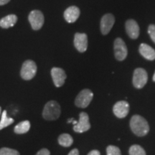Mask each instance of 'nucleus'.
Segmentation results:
<instances>
[{"label":"nucleus","mask_w":155,"mask_h":155,"mask_svg":"<svg viewBox=\"0 0 155 155\" xmlns=\"http://www.w3.org/2000/svg\"><path fill=\"white\" fill-rule=\"evenodd\" d=\"M61 114V106L57 101H50L44 106L42 116L48 121H54L60 117Z\"/></svg>","instance_id":"nucleus-2"},{"label":"nucleus","mask_w":155,"mask_h":155,"mask_svg":"<svg viewBox=\"0 0 155 155\" xmlns=\"http://www.w3.org/2000/svg\"><path fill=\"white\" fill-rule=\"evenodd\" d=\"M129 155H146V152L144 149L138 144L132 145L129 151Z\"/></svg>","instance_id":"nucleus-20"},{"label":"nucleus","mask_w":155,"mask_h":155,"mask_svg":"<svg viewBox=\"0 0 155 155\" xmlns=\"http://www.w3.org/2000/svg\"><path fill=\"white\" fill-rule=\"evenodd\" d=\"M68 155H79V152L78 149H73L69 152V154Z\"/></svg>","instance_id":"nucleus-25"},{"label":"nucleus","mask_w":155,"mask_h":155,"mask_svg":"<svg viewBox=\"0 0 155 155\" xmlns=\"http://www.w3.org/2000/svg\"><path fill=\"white\" fill-rule=\"evenodd\" d=\"M36 155H50V152L48 149H42L37 153Z\"/></svg>","instance_id":"nucleus-24"},{"label":"nucleus","mask_w":155,"mask_h":155,"mask_svg":"<svg viewBox=\"0 0 155 155\" xmlns=\"http://www.w3.org/2000/svg\"><path fill=\"white\" fill-rule=\"evenodd\" d=\"M153 81H154V82H155V73H154V75H153Z\"/></svg>","instance_id":"nucleus-30"},{"label":"nucleus","mask_w":155,"mask_h":155,"mask_svg":"<svg viewBox=\"0 0 155 155\" xmlns=\"http://www.w3.org/2000/svg\"><path fill=\"white\" fill-rule=\"evenodd\" d=\"M17 22V17L15 15H9L0 19V27L3 29H8L13 27Z\"/></svg>","instance_id":"nucleus-16"},{"label":"nucleus","mask_w":155,"mask_h":155,"mask_svg":"<svg viewBox=\"0 0 155 155\" xmlns=\"http://www.w3.org/2000/svg\"><path fill=\"white\" fill-rule=\"evenodd\" d=\"M73 120H74V119H73V118H71V119L68 120V123H72Z\"/></svg>","instance_id":"nucleus-28"},{"label":"nucleus","mask_w":155,"mask_h":155,"mask_svg":"<svg viewBox=\"0 0 155 155\" xmlns=\"http://www.w3.org/2000/svg\"><path fill=\"white\" fill-rule=\"evenodd\" d=\"M30 129V123L29 121H23L19 122L18 124L15 127L14 131L17 134H22L28 132Z\"/></svg>","instance_id":"nucleus-17"},{"label":"nucleus","mask_w":155,"mask_h":155,"mask_svg":"<svg viewBox=\"0 0 155 155\" xmlns=\"http://www.w3.org/2000/svg\"><path fill=\"white\" fill-rule=\"evenodd\" d=\"M38 67L36 63L32 60H28L22 64L20 71V75L25 81H30L35 76Z\"/></svg>","instance_id":"nucleus-3"},{"label":"nucleus","mask_w":155,"mask_h":155,"mask_svg":"<svg viewBox=\"0 0 155 155\" xmlns=\"http://www.w3.org/2000/svg\"><path fill=\"white\" fill-rule=\"evenodd\" d=\"M74 45L80 53H84L88 48V37L86 33H75L74 37Z\"/></svg>","instance_id":"nucleus-11"},{"label":"nucleus","mask_w":155,"mask_h":155,"mask_svg":"<svg viewBox=\"0 0 155 155\" xmlns=\"http://www.w3.org/2000/svg\"><path fill=\"white\" fill-rule=\"evenodd\" d=\"M1 111H2V108L1 106H0V116H1Z\"/></svg>","instance_id":"nucleus-31"},{"label":"nucleus","mask_w":155,"mask_h":155,"mask_svg":"<svg viewBox=\"0 0 155 155\" xmlns=\"http://www.w3.org/2000/svg\"><path fill=\"white\" fill-rule=\"evenodd\" d=\"M139 53L141 55L149 61L155 60V50L147 44L141 43L139 46Z\"/></svg>","instance_id":"nucleus-15"},{"label":"nucleus","mask_w":155,"mask_h":155,"mask_svg":"<svg viewBox=\"0 0 155 155\" xmlns=\"http://www.w3.org/2000/svg\"><path fill=\"white\" fill-rule=\"evenodd\" d=\"M72 123H73V125H75V124H77L78 121H75V120L74 119V120H73V121Z\"/></svg>","instance_id":"nucleus-29"},{"label":"nucleus","mask_w":155,"mask_h":155,"mask_svg":"<svg viewBox=\"0 0 155 155\" xmlns=\"http://www.w3.org/2000/svg\"><path fill=\"white\" fill-rule=\"evenodd\" d=\"M51 76L55 87L60 88L65 83L67 75L64 70L61 68L54 67L51 70Z\"/></svg>","instance_id":"nucleus-10"},{"label":"nucleus","mask_w":155,"mask_h":155,"mask_svg":"<svg viewBox=\"0 0 155 155\" xmlns=\"http://www.w3.org/2000/svg\"><path fill=\"white\" fill-rule=\"evenodd\" d=\"M130 127L134 134L138 137H144L150 131V126L147 120L139 115H134L131 117Z\"/></svg>","instance_id":"nucleus-1"},{"label":"nucleus","mask_w":155,"mask_h":155,"mask_svg":"<svg viewBox=\"0 0 155 155\" xmlns=\"http://www.w3.org/2000/svg\"><path fill=\"white\" fill-rule=\"evenodd\" d=\"M90 128L91 124L89 122L88 115L85 112H81L79 115V120L77 124L73 127V130L77 133H83L89 130Z\"/></svg>","instance_id":"nucleus-8"},{"label":"nucleus","mask_w":155,"mask_h":155,"mask_svg":"<svg viewBox=\"0 0 155 155\" xmlns=\"http://www.w3.org/2000/svg\"><path fill=\"white\" fill-rule=\"evenodd\" d=\"M32 29L34 30H39L43 26L45 17L43 13L40 10H32L30 12L28 16Z\"/></svg>","instance_id":"nucleus-5"},{"label":"nucleus","mask_w":155,"mask_h":155,"mask_svg":"<svg viewBox=\"0 0 155 155\" xmlns=\"http://www.w3.org/2000/svg\"><path fill=\"white\" fill-rule=\"evenodd\" d=\"M88 155H101L100 152L98 150H92L88 153Z\"/></svg>","instance_id":"nucleus-26"},{"label":"nucleus","mask_w":155,"mask_h":155,"mask_svg":"<svg viewBox=\"0 0 155 155\" xmlns=\"http://www.w3.org/2000/svg\"><path fill=\"white\" fill-rule=\"evenodd\" d=\"M10 2V0H0V6L5 5L6 4H7Z\"/></svg>","instance_id":"nucleus-27"},{"label":"nucleus","mask_w":155,"mask_h":155,"mask_svg":"<svg viewBox=\"0 0 155 155\" xmlns=\"http://www.w3.org/2000/svg\"><path fill=\"white\" fill-rule=\"evenodd\" d=\"M14 119L12 118H9L7 115V111L5 110L2 114L1 121H0V130L3 129L4 128L7 127L8 126L11 125L14 123Z\"/></svg>","instance_id":"nucleus-19"},{"label":"nucleus","mask_w":155,"mask_h":155,"mask_svg":"<svg viewBox=\"0 0 155 155\" xmlns=\"http://www.w3.org/2000/svg\"><path fill=\"white\" fill-rule=\"evenodd\" d=\"M125 28L129 37L136 40L139 36V27L137 22L134 19H128L125 23Z\"/></svg>","instance_id":"nucleus-13"},{"label":"nucleus","mask_w":155,"mask_h":155,"mask_svg":"<svg viewBox=\"0 0 155 155\" xmlns=\"http://www.w3.org/2000/svg\"><path fill=\"white\" fill-rule=\"evenodd\" d=\"M114 55L118 61H122L127 58L128 54L127 47L121 38H116L114 44Z\"/></svg>","instance_id":"nucleus-6"},{"label":"nucleus","mask_w":155,"mask_h":155,"mask_svg":"<svg viewBox=\"0 0 155 155\" xmlns=\"http://www.w3.org/2000/svg\"><path fill=\"white\" fill-rule=\"evenodd\" d=\"M0 155H19L18 151L13 149L3 147L0 150Z\"/></svg>","instance_id":"nucleus-22"},{"label":"nucleus","mask_w":155,"mask_h":155,"mask_svg":"<svg viewBox=\"0 0 155 155\" xmlns=\"http://www.w3.org/2000/svg\"><path fill=\"white\" fill-rule=\"evenodd\" d=\"M106 154L107 155H121V151L119 147L110 145L106 148Z\"/></svg>","instance_id":"nucleus-21"},{"label":"nucleus","mask_w":155,"mask_h":155,"mask_svg":"<svg viewBox=\"0 0 155 155\" xmlns=\"http://www.w3.org/2000/svg\"><path fill=\"white\" fill-rule=\"evenodd\" d=\"M148 33L150 35L151 39L155 43V25H150L148 28Z\"/></svg>","instance_id":"nucleus-23"},{"label":"nucleus","mask_w":155,"mask_h":155,"mask_svg":"<svg viewBox=\"0 0 155 155\" xmlns=\"http://www.w3.org/2000/svg\"><path fill=\"white\" fill-rule=\"evenodd\" d=\"M114 114L116 117L123 119L128 115L129 111V105L125 101H121L116 103L113 108Z\"/></svg>","instance_id":"nucleus-12"},{"label":"nucleus","mask_w":155,"mask_h":155,"mask_svg":"<svg viewBox=\"0 0 155 155\" xmlns=\"http://www.w3.org/2000/svg\"><path fill=\"white\" fill-rule=\"evenodd\" d=\"M114 23H115V17L112 14H106L102 17L101 20L100 28L101 33L104 35L109 33L111 28H113Z\"/></svg>","instance_id":"nucleus-9"},{"label":"nucleus","mask_w":155,"mask_h":155,"mask_svg":"<svg viewBox=\"0 0 155 155\" xmlns=\"http://www.w3.org/2000/svg\"><path fill=\"white\" fill-rule=\"evenodd\" d=\"M94 94L89 89H83L78 94L75 100V106L79 108H86L91 102Z\"/></svg>","instance_id":"nucleus-4"},{"label":"nucleus","mask_w":155,"mask_h":155,"mask_svg":"<svg viewBox=\"0 0 155 155\" xmlns=\"http://www.w3.org/2000/svg\"><path fill=\"white\" fill-rule=\"evenodd\" d=\"M148 81V74L144 69L139 68L135 69L133 76V84L135 88H142L147 84Z\"/></svg>","instance_id":"nucleus-7"},{"label":"nucleus","mask_w":155,"mask_h":155,"mask_svg":"<svg viewBox=\"0 0 155 155\" xmlns=\"http://www.w3.org/2000/svg\"><path fill=\"white\" fill-rule=\"evenodd\" d=\"M80 9L76 6H71L64 12V18L68 23H73L78 19L80 16Z\"/></svg>","instance_id":"nucleus-14"},{"label":"nucleus","mask_w":155,"mask_h":155,"mask_svg":"<svg viewBox=\"0 0 155 155\" xmlns=\"http://www.w3.org/2000/svg\"><path fill=\"white\" fill-rule=\"evenodd\" d=\"M58 143L64 147H69L73 144V139L68 134H63L58 137Z\"/></svg>","instance_id":"nucleus-18"}]
</instances>
